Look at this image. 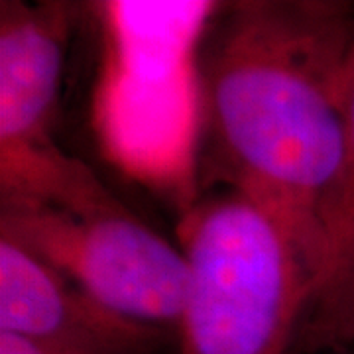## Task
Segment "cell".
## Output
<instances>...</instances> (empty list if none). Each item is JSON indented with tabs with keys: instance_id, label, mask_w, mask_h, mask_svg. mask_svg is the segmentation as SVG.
Listing matches in <instances>:
<instances>
[{
	"instance_id": "1",
	"label": "cell",
	"mask_w": 354,
	"mask_h": 354,
	"mask_svg": "<svg viewBox=\"0 0 354 354\" xmlns=\"http://www.w3.org/2000/svg\"><path fill=\"white\" fill-rule=\"evenodd\" d=\"M353 50L354 2L344 0L221 4L203 44L205 136L216 167L288 228L313 281Z\"/></svg>"
},
{
	"instance_id": "2",
	"label": "cell",
	"mask_w": 354,
	"mask_h": 354,
	"mask_svg": "<svg viewBox=\"0 0 354 354\" xmlns=\"http://www.w3.org/2000/svg\"><path fill=\"white\" fill-rule=\"evenodd\" d=\"M221 8L211 0L91 4L102 57L91 127L104 158L185 215L199 195L205 93L201 53Z\"/></svg>"
},
{
	"instance_id": "3",
	"label": "cell",
	"mask_w": 354,
	"mask_h": 354,
	"mask_svg": "<svg viewBox=\"0 0 354 354\" xmlns=\"http://www.w3.org/2000/svg\"><path fill=\"white\" fill-rule=\"evenodd\" d=\"M181 354H291L313 272L264 205L228 187L181 216Z\"/></svg>"
},
{
	"instance_id": "4",
	"label": "cell",
	"mask_w": 354,
	"mask_h": 354,
	"mask_svg": "<svg viewBox=\"0 0 354 354\" xmlns=\"http://www.w3.org/2000/svg\"><path fill=\"white\" fill-rule=\"evenodd\" d=\"M75 14L59 0L0 2V203L81 207L109 191L53 140Z\"/></svg>"
},
{
	"instance_id": "5",
	"label": "cell",
	"mask_w": 354,
	"mask_h": 354,
	"mask_svg": "<svg viewBox=\"0 0 354 354\" xmlns=\"http://www.w3.org/2000/svg\"><path fill=\"white\" fill-rule=\"evenodd\" d=\"M0 239L120 315L177 330L185 258L120 199L83 209L0 203Z\"/></svg>"
},
{
	"instance_id": "6",
	"label": "cell",
	"mask_w": 354,
	"mask_h": 354,
	"mask_svg": "<svg viewBox=\"0 0 354 354\" xmlns=\"http://www.w3.org/2000/svg\"><path fill=\"white\" fill-rule=\"evenodd\" d=\"M0 330L88 354H156L167 330L120 315L0 239Z\"/></svg>"
},
{
	"instance_id": "7",
	"label": "cell",
	"mask_w": 354,
	"mask_h": 354,
	"mask_svg": "<svg viewBox=\"0 0 354 354\" xmlns=\"http://www.w3.org/2000/svg\"><path fill=\"white\" fill-rule=\"evenodd\" d=\"M321 230L323 254L315 290L291 354L346 353L354 346V50L344 91L341 167Z\"/></svg>"
},
{
	"instance_id": "8",
	"label": "cell",
	"mask_w": 354,
	"mask_h": 354,
	"mask_svg": "<svg viewBox=\"0 0 354 354\" xmlns=\"http://www.w3.org/2000/svg\"><path fill=\"white\" fill-rule=\"evenodd\" d=\"M0 354H88V353H73V351H64L48 346L41 342L30 341L24 337H18L12 333H2L0 330Z\"/></svg>"
}]
</instances>
